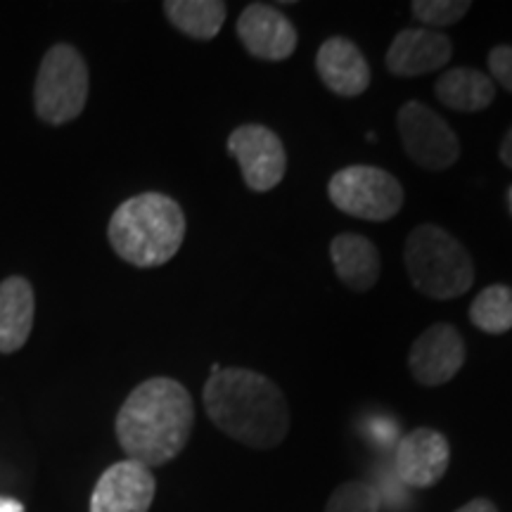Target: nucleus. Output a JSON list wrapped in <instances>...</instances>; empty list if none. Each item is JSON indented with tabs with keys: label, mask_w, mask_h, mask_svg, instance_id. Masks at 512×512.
Returning a JSON list of instances; mask_svg holds the SVG:
<instances>
[{
	"label": "nucleus",
	"mask_w": 512,
	"mask_h": 512,
	"mask_svg": "<svg viewBox=\"0 0 512 512\" xmlns=\"http://www.w3.org/2000/svg\"><path fill=\"white\" fill-rule=\"evenodd\" d=\"M209 420L249 448L280 446L290 432V403L271 377L249 368H221L202 392Z\"/></svg>",
	"instance_id": "nucleus-1"
},
{
	"label": "nucleus",
	"mask_w": 512,
	"mask_h": 512,
	"mask_svg": "<svg viewBox=\"0 0 512 512\" xmlns=\"http://www.w3.org/2000/svg\"><path fill=\"white\" fill-rule=\"evenodd\" d=\"M195 406L190 392L171 377H152L138 384L117 415V439L128 460L159 467L188 446Z\"/></svg>",
	"instance_id": "nucleus-2"
},
{
	"label": "nucleus",
	"mask_w": 512,
	"mask_h": 512,
	"mask_svg": "<svg viewBox=\"0 0 512 512\" xmlns=\"http://www.w3.org/2000/svg\"><path fill=\"white\" fill-rule=\"evenodd\" d=\"M185 228L181 204L162 192H143L119 204L107 226V238L126 264L157 268L178 254Z\"/></svg>",
	"instance_id": "nucleus-3"
},
{
	"label": "nucleus",
	"mask_w": 512,
	"mask_h": 512,
	"mask_svg": "<svg viewBox=\"0 0 512 512\" xmlns=\"http://www.w3.org/2000/svg\"><path fill=\"white\" fill-rule=\"evenodd\" d=\"M403 261L415 290L430 299L448 302L475 285L470 252L434 223H422L408 233Z\"/></svg>",
	"instance_id": "nucleus-4"
},
{
	"label": "nucleus",
	"mask_w": 512,
	"mask_h": 512,
	"mask_svg": "<svg viewBox=\"0 0 512 512\" xmlns=\"http://www.w3.org/2000/svg\"><path fill=\"white\" fill-rule=\"evenodd\" d=\"M88 86H91V79H88L86 60L79 50L67 43H57L38 67L34 88L36 114L46 124H69L86 107Z\"/></svg>",
	"instance_id": "nucleus-5"
},
{
	"label": "nucleus",
	"mask_w": 512,
	"mask_h": 512,
	"mask_svg": "<svg viewBox=\"0 0 512 512\" xmlns=\"http://www.w3.org/2000/svg\"><path fill=\"white\" fill-rule=\"evenodd\" d=\"M330 202L342 214L363 221H389L403 209V185L399 178L370 164L339 169L328 183Z\"/></svg>",
	"instance_id": "nucleus-6"
},
{
	"label": "nucleus",
	"mask_w": 512,
	"mask_h": 512,
	"mask_svg": "<svg viewBox=\"0 0 512 512\" xmlns=\"http://www.w3.org/2000/svg\"><path fill=\"white\" fill-rule=\"evenodd\" d=\"M406 155L427 171H446L460 159V140L451 126L425 102L408 100L396 114Z\"/></svg>",
	"instance_id": "nucleus-7"
},
{
	"label": "nucleus",
	"mask_w": 512,
	"mask_h": 512,
	"mask_svg": "<svg viewBox=\"0 0 512 512\" xmlns=\"http://www.w3.org/2000/svg\"><path fill=\"white\" fill-rule=\"evenodd\" d=\"M228 152L252 192L278 188L287 171V152L278 133L264 124H242L228 136Z\"/></svg>",
	"instance_id": "nucleus-8"
},
{
	"label": "nucleus",
	"mask_w": 512,
	"mask_h": 512,
	"mask_svg": "<svg viewBox=\"0 0 512 512\" xmlns=\"http://www.w3.org/2000/svg\"><path fill=\"white\" fill-rule=\"evenodd\" d=\"M408 366L422 387H441L451 382L465 366L463 335L453 325L434 323L413 342Z\"/></svg>",
	"instance_id": "nucleus-9"
},
{
	"label": "nucleus",
	"mask_w": 512,
	"mask_h": 512,
	"mask_svg": "<svg viewBox=\"0 0 512 512\" xmlns=\"http://www.w3.org/2000/svg\"><path fill=\"white\" fill-rule=\"evenodd\" d=\"M157 494L150 467L121 460L102 472L91 496V512H147Z\"/></svg>",
	"instance_id": "nucleus-10"
},
{
	"label": "nucleus",
	"mask_w": 512,
	"mask_h": 512,
	"mask_svg": "<svg viewBox=\"0 0 512 512\" xmlns=\"http://www.w3.org/2000/svg\"><path fill=\"white\" fill-rule=\"evenodd\" d=\"M238 38L256 60L283 62L297 50V29L275 5L252 3L238 17Z\"/></svg>",
	"instance_id": "nucleus-11"
},
{
	"label": "nucleus",
	"mask_w": 512,
	"mask_h": 512,
	"mask_svg": "<svg viewBox=\"0 0 512 512\" xmlns=\"http://www.w3.org/2000/svg\"><path fill=\"white\" fill-rule=\"evenodd\" d=\"M448 460L451 448L444 434L432 427H418L396 446V477L413 489H430L446 475Z\"/></svg>",
	"instance_id": "nucleus-12"
},
{
	"label": "nucleus",
	"mask_w": 512,
	"mask_h": 512,
	"mask_svg": "<svg viewBox=\"0 0 512 512\" xmlns=\"http://www.w3.org/2000/svg\"><path fill=\"white\" fill-rule=\"evenodd\" d=\"M316 72L339 98H358L370 86V64L354 41L332 36L316 53Z\"/></svg>",
	"instance_id": "nucleus-13"
},
{
	"label": "nucleus",
	"mask_w": 512,
	"mask_h": 512,
	"mask_svg": "<svg viewBox=\"0 0 512 512\" xmlns=\"http://www.w3.org/2000/svg\"><path fill=\"white\" fill-rule=\"evenodd\" d=\"M453 57L451 38L432 29H403L387 50V69L396 76H422L446 67Z\"/></svg>",
	"instance_id": "nucleus-14"
},
{
	"label": "nucleus",
	"mask_w": 512,
	"mask_h": 512,
	"mask_svg": "<svg viewBox=\"0 0 512 512\" xmlns=\"http://www.w3.org/2000/svg\"><path fill=\"white\" fill-rule=\"evenodd\" d=\"M34 287L22 275L0 283V354H15L27 344L34 328Z\"/></svg>",
	"instance_id": "nucleus-15"
},
{
	"label": "nucleus",
	"mask_w": 512,
	"mask_h": 512,
	"mask_svg": "<svg viewBox=\"0 0 512 512\" xmlns=\"http://www.w3.org/2000/svg\"><path fill=\"white\" fill-rule=\"evenodd\" d=\"M330 259L337 278L349 290L368 292L380 280L382 261L377 247L368 238L356 233H342L330 242Z\"/></svg>",
	"instance_id": "nucleus-16"
},
{
	"label": "nucleus",
	"mask_w": 512,
	"mask_h": 512,
	"mask_svg": "<svg viewBox=\"0 0 512 512\" xmlns=\"http://www.w3.org/2000/svg\"><path fill=\"white\" fill-rule=\"evenodd\" d=\"M434 95L453 112H482L496 100V83L491 76L472 67L446 69L434 83Z\"/></svg>",
	"instance_id": "nucleus-17"
},
{
	"label": "nucleus",
	"mask_w": 512,
	"mask_h": 512,
	"mask_svg": "<svg viewBox=\"0 0 512 512\" xmlns=\"http://www.w3.org/2000/svg\"><path fill=\"white\" fill-rule=\"evenodd\" d=\"M164 12L181 34L211 41L226 22L228 5L223 0H166Z\"/></svg>",
	"instance_id": "nucleus-18"
},
{
	"label": "nucleus",
	"mask_w": 512,
	"mask_h": 512,
	"mask_svg": "<svg viewBox=\"0 0 512 512\" xmlns=\"http://www.w3.org/2000/svg\"><path fill=\"white\" fill-rule=\"evenodd\" d=\"M470 320L486 335H505L512 330V287L491 285L479 292L470 306Z\"/></svg>",
	"instance_id": "nucleus-19"
},
{
	"label": "nucleus",
	"mask_w": 512,
	"mask_h": 512,
	"mask_svg": "<svg viewBox=\"0 0 512 512\" xmlns=\"http://www.w3.org/2000/svg\"><path fill=\"white\" fill-rule=\"evenodd\" d=\"M380 491L368 482L339 484L328 498L325 512H380Z\"/></svg>",
	"instance_id": "nucleus-20"
},
{
	"label": "nucleus",
	"mask_w": 512,
	"mask_h": 512,
	"mask_svg": "<svg viewBox=\"0 0 512 512\" xmlns=\"http://www.w3.org/2000/svg\"><path fill=\"white\" fill-rule=\"evenodd\" d=\"M470 8L472 3L467 0H415L411 3L413 17L422 22V27H432V31L458 24Z\"/></svg>",
	"instance_id": "nucleus-21"
},
{
	"label": "nucleus",
	"mask_w": 512,
	"mask_h": 512,
	"mask_svg": "<svg viewBox=\"0 0 512 512\" xmlns=\"http://www.w3.org/2000/svg\"><path fill=\"white\" fill-rule=\"evenodd\" d=\"M491 81L512 93V46H496L489 53Z\"/></svg>",
	"instance_id": "nucleus-22"
},
{
	"label": "nucleus",
	"mask_w": 512,
	"mask_h": 512,
	"mask_svg": "<svg viewBox=\"0 0 512 512\" xmlns=\"http://www.w3.org/2000/svg\"><path fill=\"white\" fill-rule=\"evenodd\" d=\"M456 512H498V508L491 501H486V498H475V501L463 505Z\"/></svg>",
	"instance_id": "nucleus-23"
},
{
	"label": "nucleus",
	"mask_w": 512,
	"mask_h": 512,
	"mask_svg": "<svg viewBox=\"0 0 512 512\" xmlns=\"http://www.w3.org/2000/svg\"><path fill=\"white\" fill-rule=\"evenodd\" d=\"M498 157H501V162L508 166V169H512V128L503 136V143H501V150H498Z\"/></svg>",
	"instance_id": "nucleus-24"
},
{
	"label": "nucleus",
	"mask_w": 512,
	"mask_h": 512,
	"mask_svg": "<svg viewBox=\"0 0 512 512\" xmlns=\"http://www.w3.org/2000/svg\"><path fill=\"white\" fill-rule=\"evenodd\" d=\"M0 512H24V505L19 501H12V498L0 496Z\"/></svg>",
	"instance_id": "nucleus-25"
},
{
	"label": "nucleus",
	"mask_w": 512,
	"mask_h": 512,
	"mask_svg": "<svg viewBox=\"0 0 512 512\" xmlns=\"http://www.w3.org/2000/svg\"><path fill=\"white\" fill-rule=\"evenodd\" d=\"M510 207H512V188H510Z\"/></svg>",
	"instance_id": "nucleus-26"
}]
</instances>
